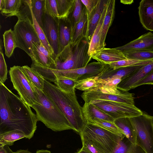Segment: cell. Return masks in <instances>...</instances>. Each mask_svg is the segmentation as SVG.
I'll list each match as a JSON object with an SVG mask.
<instances>
[{
  "label": "cell",
  "instance_id": "cell-36",
  "mask_svg": "<svg viewBox=\"0 0 153 153\" xmlns=\"http://www.w3.org/2000/svg\"><path fill=\"white\" fill-rule=\"evenodd\" d=\"M32 13L33 24L40 42L55 60L53 51L47 40L44 32L36 20L32 11Z\"/></svg>",
  "mask_w": 153,
  "mask_h": 153
},
{
  "label": "cell",
  "instance_id": "cell-5",
  "mask_svg": "<svg viewBox=\"0 0 153 153\" xmlns=\"http://www.w3.org/2000/svg\"><path fill=\"white\" fill-rule=\"evenodd\" d=\"M80 133L102 153L111 152L122 138L97 125L89 122H87Z\"/></svg>",
  "mask_w": 153,
  "mask_h": 153
},
{
  "label": "cell",
  "instance_id": "cell-3",
  "mask_svg": "<svg viewBox=\"0 0 153 153\" xmlns=\"http://www.w3.org/2000/svg\"><path fill=\"white\" fill-rule=\"evenodd\" d=\"M43 91L64 114L74 131L79 134L87 121L82 107L77 100L75 91L70 93L64 92L45 79Z\"/></svg>",
  "mask_w": 153,
  "mask_h": 153
},
{
  "label": "cell",
  "instance_id": "cell-14",
  "mask_svg": "<svg viewBox=\"0 0 153 153\" xmlns=\"http://www.w3.org/2000/svg\"><path fill=\"white\" fill-rule=\"evenodd\" d=\"M144 65L133 66L114 68L105 64L103 71L97 76V78L106 82L115 79L122 80L133 74Z\"/></svg>",
  "mask_w": 153,
  "mask_h": 153
},
{
  "label": "cell",
  "instance_id": "cell-25",
  "mask_svg": "<svg viewBox=\"0 0 153 153\" xmlns=\"http://www.w3.org/2000/svg\"><path fill=\"white\" fill-rule=\"evenodd\" d=\"M110 153H146L140 146L131 142L125 136L122 138L114 150Z\"/></svg>",
  "mask_w": 153,
  "mask_h": 153
},
{
  "label": "cell",
  "instance_id": "cell-23",
  "mask_svg": "<svg viewBox=\"0 0 153 153\" xmlns=\"http://www.w3.org/2000/svg\"><path fill=\"white\" fill-rule=\"evenodd\" d=\"M115 1L108 0L106 13L102 27L101 36L100 44V49L105 48V41L109 27L114 20L115 10Z\"/></svg>",
  "mask_w": 153,
  "mask_h": 153
},
{
  "label": "cell",
  "instance_id": "cell-30",
  "mask_svg": "<svg viewBox=\"0 0 153 153\" xmlns=\"http://www.w3.org/2000/svg\"><path fill=\"white\" fill-rule=\"evenodd\" d=\"M5 54L8 58L12 55L15 49L17 47V42L13 30L10 29L6 31L3 34Z\"/></svg>",
  "mask_w": 153,
  "mask_h": 153
},
{
  "label": "cell",
  "instance_id": "cell-41",
  "mask_svg": "<svg viewBox=\"0 0 153 153\" xmlns=\"http://www.w3.org/2000/svg\"><path fill=\"white\" fill-rule=\"evenodd\" d=\"M2 48V42L1 39L0 45V82L4 83L7 79L8 71L7 65L4 56Z\"/></svg>",
  "mask_w": 153,
  "mask_h": 153
},
{
  "label": "cell",
  "instance_id": "cell-9",
  "mask_svg": "<svg viewBox=\"0 0 153 153\" xmlns=\"http://www.w3.org/2000/svg\"><path fill=\"white\" fill-rule=\"evenodd\" d=\"M105 64L94 62L88 63L85 67L73 70L54 71L42 76L46 80L54 82L58 79L65 78L76 81L88 78L97 76L103 70Z\"/></svg>",
  "mask_w": 153,
  "mask_h": 153
},
{
  "label": "cell",
  "instance_id": "cell-33",
  "mask_svg": "<svg viewBox=\"0 0 153 153\" xmlns=\"http://www.w3.org/2000/svg\"><path fill=\"white\" fill-rule=\"evenodd\" d=\"M77 81L71 79L60 78L58 79L54 83L62 91L68 93L75 91V86Z\"/></svg>",
  "mask_w": 153,
  "mask_h": 153
},
{
  "label": "cell",
  "instance_id": "cell-10",
  "mask_svg": "<svg viewBox=\"0 0 153 153\" xmlns=\"http://www.w3.org/2000/svg\"><path fill=\"white\" fill-rule=\"evenodd\" d=\"M9 73L13 87L21 99L32 107L37 102V95L24 73L22 67L15 65L11 67Z\"/></svg>",
  "mask_w": 153,
  "mask_h": 153
},
{
  "label": "cell",
  "instance_id": "cell-31",
  "mask_svg": "<svg viewBox=\"0 0 153 153\" xmlns=\"http://www.w3.org/2000/svg\"><path fill=\"white\" fill-rule=\"evenodd\" d=\"M25 137H26L25 134L19 130L10 131L0 134V147L5 145L12 146L15 141Z\"/></svg>",
  "mask_w": 153,
  "mask_h": 153
},
{
  "label": "cell",
  "instance_id": "cell-7",
  "mask_svg": "<svg viewBox=\"0 0 153 153\" xmlns=\"http://www.w3.org/2000/svg\"><path fill=\"white\" fill-rule=\"evenodd\" d=\"M17 42V48L25 51L31 58L34 59L32 52L34 42L40 43L33 24V21L28 18L18 19L13 30Z\"/></svg>",
  "mask_w": 153,
  "mask_h": 153
},
{
  "label": "cell",
  "instance_id": "cell-20",
  "mask_svg": "<svg viewBox=\"0 0 153 153\" xmlns=\"http://www.w3.org/2000/svg\"><path fill=\"white\" fill-rule=\"evenodd\" d=\"M88 15L85 7L80 20L72 28L70 43L75 44L84 38H88Z\"/></svg>",
  "mask_w": 153,
  "mask_h": 153
},
{
  "label": "cell",
  "instance_id": "cell-6",
  "mask_svg": "<svg viewBox=\"0 0 153 153\" xmlns=\"http://www.w3.org/2000/svg\"><path fill=\"white\" fill-rule=\"evenodd\" d=\"M129 118L135 132L136 144L146 153H153V116L143 113Z\"/></svg>",
  "mask_w": 153,
  "mask_h": 153
},
{
  "label": "cell",
  "instance_id": "cell-48",
  "mask_svg": "<svg viewBox=\"0 0 153 153\" xmlns=\"http://www.w3.org/2000/svg\"><path fill=\"white\" fill-rule=\"evenodd\" d=\"M121 3L125 4H132L134 1L133 0H121L120 1Z\"/></svg>",
  "mask_w": 153,
  "mask_h": 153
},
{
  "label": "cell",
  "instance_id": "cell-2",
  "mask_svg": "<svg viewBox=\"0 0 153 153\" xmlns=\"http://www.w3.org/2000/svg\"><path fill=\"white\" fill-rule=\"evenodd\" d=\"M89 42L87 38H84L76 43H70L57 55L55 65L51 68L36 64L33 65L32 68L42 76L54 71L85 67L92 59L88 53Z\"/></svg>",
  "mask_w": 153,
  "mask_h": 153
},
{
  "label": "cell",
  "instance_id": "cell-8",
  "mask_svg": "<svg viewBox=\"0 0 153 153\" xmlns=\"http://www.w3.org/2000/svg\"><path fill=\"white\" fill-rule=\"evenodd\" d=\"M81 97L85 103L100 100L117 102L130 105H134L133 94L103 85L98 89L84 91Z\"/></svg>",
  "mask_w": 153,
  "mask_h": 153
},
{
  "label": "cell",
  "instance_id": "cell-49",
  "mask_svg": "<svg viewBox=\"0 0 153 153\" xmlns=\"http://www.w3.org/2000/svg\"><path fill=\"white\" fill-rule=\"evenodd\" d=\"M14 153H32L27 149V150H22L20 149L17 150V151L14 152Z\"/></svg>",
  "mask_w": 153,
  "mask_h": 153
},
{
  "label": "cell",
  "instance_id": "cell-12",
  "mask_svg": "<svg viewBox=\"0 0 153 153\" xmlns=\"http://www.w3.org/2000/svg\"><path fill=\"white\" fill-rule=\"evenodd\" d=\"M31 2V0H0L1 13L6 17L15 16L18 19L33 21Z\"/></svg>",
  "mask_w": 153,
  "mask_h": 153
},
{
  "label": "cell",
  "instance_id": "cell-19",
  "mask_svg": "<svg viewBox=\"0 0 153 153\" xmlns=\"http://www.w3.org/2000/svg\"><path fill=\"white\" fill-rule=\"evenodd\" d=\"M140 21L144 29L153 31V0H142L138 7Z\"/></svg>",
  "mask_w": 153,
  "mask_h": 153
},
{
  "label": "cell",
  "instance_id": "cell-1",
  "mask_svg": "<svg viewBox=\"0 0 153 153\" xmlns=\"http://www.w3.org/2000/svg\"><path fill=\"white\" fill-rule=\"evenodd\" d=\"M30 107L0 82V134L19 130L31 139L38 120Z\"/></svg>",
  "mask_w": 153,
  "mask_h": 153
},
{
  "label": "cell",
  "instance_id": "cell-11",
  "mask_svg": "<svg viewBox=\"0 0 153 153\" xmlns=\"http://www.w3.org/2000/svg\"><path fill=\"white\" fill-rule=\"evenodd\" d=\"M90 103L108 114L114 120L122 117H131L140 116L143 112L134 105H130L110 101L97 100Z\"/></svg>",
  "mask_w": 153,
  "mask_h": 153
},
{
  "label": "cell",
  "instance_id": "cell-38",
  "mask_svg": "<svg viewBox=\"0 0 153 153\" xmlns=\"http://www.w3.org/2000/svg\"><path fill=\"white\" fill-rule=\"evenodd\" d=\"M153 62L152 60L141 61L127 59L111 63L108 65L114 68L133 66L145 65Z\"/></svg>",
  "mask_w": 153,
  "mask_h": 153
},
{
  "label": "cell",
  "instance_id": "cell-40",
  "mask_svg": "<svg viewBox=\"0 0 153 153\" xmlns=\"http://www.w3.org/2000/svg\"><path fill=\"white\" fill-rule=\"evenodd\" d=\"M45 13L56 20L59 18L56 0H45Z\"/></svg>",
  "mask_w": 153,
  "mask_h": 153
},
{
  "label": "cell",
  "instance_id": "cell-34",
  "mask_svg": "<svg viewBox=\"0 0 153 153\" xmlns=\"http://www.w3.org/2000/svg\"><path fill=\"white\" fill-rule=\"evenodd\" d=\"M90 123L97 125L122 138L125 136L123 131L116 126L114 123L95 119Z\"/></svg>",
  "mask_w": 153,
  "mask_h": 153
},
{
  "label": "cell",
  "instance_id": "cell-28",
  "mask_svg": "<svg viewBox=\"0 0 153 153\" xmlns=\"http://www.w3.org/2000/svg\"><path fill=\"white\" fill-rule=\"evenodd\" d=\"M22 68L29 81L43 91L45 80L44 78L36 71L27 65L23 66Z\"/></svg>",
  "mask_w": 153,
  "mask_h": 153
},
{
  "label": "cell",
  "instance_id": "cell-39",
  "mask_svg": "<svg viewBox=\"0 0 153 153\" xmlns=\"http://www.w3.org/2000/svg\"><path fill=\"white\" fill-rule=\"evenodd\" d=\"M128 59L153 61V51H140L123 53Z\"/></svg>",
  "mask_w": 153,
  "mask_h": 153
},
{
  "label": "cell",
  "instance_id": "cell-46",
  "mask_svg": "<svg viewBox=\"0 0 153 153\" xmlns=\"http://www.w3.org/2000/svg\"><path fill=\"white\" fill-rule=\"evenodd\" d=\"M10 148L9 146L5 145L0 147V153H14Z\"/></svg>",
  "mask_w": 153,
  "mask_h": 153
},
{
  "label": "cell",
  "instance_id": "cell-45",
  "mask_svg": "<svg viewBox=\"0 0 153 153\" xmlns=\"http://www.w3.org/2000/svg\"><path fill=\"white\" fill-rule=\"evenodd\" d=\"M122 80L121 78L112 80L107 82H104L103 86L114 89H117V85Z\"/></svg>",
  "mask_w": 153,
  "mask_h": 153
},
{
  "label": "cell",
  "instance_id": "cell-27",
  "mask_svg": "<svg viewBox=\"0 0 153 153\" xmlns=\"http://www.w3.org/2000/svg\"><path fill=\"white\" fill-rule=\"evenodd\" d=\"M107 6V4L89 42L88 53V55L91 57L94 52L100 49V44L101 36L102 27L106 13Z\"/></svg>",
  "mask_w": 153,
  "mask_h": 153
},
{
  "label": "cell",
  "instance_id": "cell-18",
  "mask_svg": "<svg viewBox=\"0 0 153 153\" xmlns=\"http://www.w3.org/2000/svg\"><path fill=\"white\" fill-rule=\"evenodd\" d=\"M91 57L97 62L108 64L128 59L121 51L116 48H111L105 47L94 52Z\"/></svg>",
  "mask_w": 153,
  "mask_h": 153
},
{
  "label": "cell",
  "instance_id": "cell-50",
  "mask_svg": "<svg viewBox=\"0 0 153 153\" xmlns=\"http://www.w3.org/2000/svg\"><path fill=\"white\" fill-rule=\"evenodd\" d=\"M36 153H51V152L47 150H38Z\"/></svg>",
  "mask_w": 153,
  "mask_h": 153
},
{
  "label": "cell",
  "instance_id": "cell-4",
  "mask_svg": "<svg viewBox=\"0 0 153 153\" xmlns=\"http://www.w3.org/2000/svg\"><path fill=\"white\" fill-rule=\"evenodd\" d=\"M37 97V102L32 107L37 120L54 131L74 130L69 121L57 106L42 91L30 82Z\"/></svg>",
  "mask_w": 153,
  "mask_h": 153
},
{
  "label": "cell",
  "instance_id": "cell-35",
  "mask_svg": "<svg viewBox=\"0 0 153 153\" xmlns=\"http://www.w3.org/2000/svg\"><path fill=\"white\" fill-rule=\"evenodd\" d=\"M82 2L81 0H75L72 8L68 16L72 28L80 20L82 13Z\"/></svg>",
  "mask_w": 153,
  "mask_h": 153
},
{
  "label": "cell",
  "instance_id": "cell-32",
  "mask_svg": "<svg viewBox=\"0 0 153 153\" xmlns=\"http://www.w3.org/2000/svg\"><path fill=\"white\" fill-rule=\"evenodd\" d=\"M45 0H31L32 12L39 25L43 29L42 21L45 13Z\"/></svg>",
  "mask_w": 153,
  "mask_h": 153
},
{
  "label": "cell",
  "instance_id": "cell-16",
  "mask_svg": "<svg viewBox=\"0 0 153 153\" xmlns=\"http://www.w3.org/2000/svg\"><path fill=\"white\" fill-rule=\"evenodd\" d=\"M153 71V62L144 65L132 74L122 80L117 85V89L128 91L133 89L134 86L146 77Z\"/></svg>",
  "mask_w": 153,
  "mask_h": 153
},
{
  "label": "cell",
  "instance_id": "cell-47",
  "mask_svg": "<svg viewBox=\"0 0 153 153\" xmlns=\"http://www.w3.org/2000/svg\"><path fill=\"white\" fill-rule=\"evenodd\" d=\"M76 153H91L85 147L82 146V147Z\"/></svg>",
  "mask_w": 153,
  "mask_h": 153
},
{
  "label": "cell",
  "instance_id": "cell-43",
  "mask_svg": "<svg viewBox=\"0 0 153 153\" xmlns=\"http://www.w3.org/2000/svg\"><path fill=\"white\" fill-rule=\"evenodd\" d=\"M89 15L97 6L99 0H81Z\"/></svg>",
  "mask_w": 153,
  "mask_h": 153
},
{
  "label": "cell",
  "instance_id": "cell-21",
  "mask_svg": "<svg viewBox=\"0 0 153 153\" xmlns=\"http://www.w3.org/2000/svg\"><path fill=\"white\" fill-rule=\"evenodd\" d=\"M59 53L71 42L72 26L68 17L58 19Z\"/></svg>",
  "mask_w": 153,
  "mask_h": 153
},
{
  "label": "cell",
  "instance_id": "cell-15",
  "mask_svg": "<svg viewBox=\"0 0 153 153\" xmlns=\"http://www.w3.org/2000/svg\"><path fill=\"white\" fill-rule=\"evenodd\" d=\"M123 53L140 51H153V33H145L123 46L116 48Z\"/></svg>",
  "mask_w": 153,
  "mask_h": 153
},
{
  "label": "cell",
  "instance_id": "cell-26",
  "mask_svg": "<svg viewBox=\"0 0 153 153\" xmlns=\"http://www.w3.org/2000/svg\"><path fill=\"white\" fill-rule=\"evenodd\" d=\"M114 123L131 142L136 144L135 133L129 117L118 118L115 119Z\"/></svg>",
  "mask_w": 153,
  "mask_h": 153
},
{
  "label": "cell",
  "instance_id": "cell-42",
  "mask_svg": "<svg viewBox=\"0 0 153 153\" xmlns=\"http://www.w3.org/2000/svg\"><path fill=\"white\" fill-rule=\"evenodd\" d=\"M82 146L86 148L91 153H102L82 134H79Z\"/></svg>",
  "mask_w": 153,
  "mask_h": 153
},
{
  "label": "cell",
  "instance_id": "cell-24",
  "mask_svg": "<svg viewBox=\"0 0 153 153\" xmlns=\"http://www.w3.org/2000/svg\"><path fill=\"white\" fill-rule=\"evenodd\" d=\"M82 110L87 122L90 123L95 119H98L114 123V119L94 104L84 103Z\"/></svg>",
  "mask_w": 153,
  "mask_h": 153
},
{
  "label": "cell",
  "instance_id": "cell-29",
  "mask_svg": "<svg viewBox=\"0 0 153 153\" xmlns=\"http://www.w3.org/2000/svg\"><path fill=\"white\" fill-rule=\"evenodd\" d=\"M104 82L97 76L88 78L77 81L75 88L79 90L88 91L98 89L103 86Z\"/></svg>",
  "mask_w": 153,
  "mask_h": 153
},
{
  "label": "cell",
  "instance_id": "cell-13",
  "mask_svg": "<svg viewBox=\"0 0 153 153\" xmlns=\"http://www.w3.org/2000/svg\"><path fill=\"white\" fill-rule=\"evenodd\" d=\"M58 19L56 20L45 13L43 30L54 53L55 59L59 53Z\"/></svg>",
  "mask_w": 153,
  "mask_h": 153
},
{
  "label": "cell",
  "instance_id": "cell-17",
  "mask_svg": "<svg viewBox=\"0 0 153 153\" xmlns=\"http://www.w3.org/2000/svg\"><path fill=\"white\" fill-rule=\"evenodd\" d=\"M32 52L34 56L32 63L48 68L55 65L54 58L41 42L33 43Z\"/></svg>",
  "mask_w": 153,
  "mask_h": 153
},
{
  "label": "cell",
  "instance_id": "cell-37",
  "mask_svg": "<svg viewBox=\"0 0 153 153\" xmlns=\"http://www.w3.org/2000/svg\"><path fill=\"white\" fill-rule=\"evenodd\" d=\"M74 1L75 0H56L59 18L68 17Z\"/></svg>",
  "mask_w": 153,
  "mask_h": 153
},
{
  "label": "cell",
  "instance_id": "cell-22",
  "mask_svg": "<svg viewBox=\"0 0 153 153\" xmlns=\"http://www.w3.org/2000/svg\"><path fill=\"white\" fill-rule=\"evenodd\" d=\"M108 0H99L94 10L88 15V29L87 37L90 42L99 22Z\"/></svg>",
  "mask_w": 153,
  "mask_h": 153
},
{
  "label": "cell",
  "instance_id": "cell-44",
  "mask_svg": "<svg viewBox=\"0 0 153 153\" xmlns=\"http://www.w3.org/2000/svg\"><path fill=\"white\" fill-rule=\"evenodd\" d=\"M147 84L153 85V71L144 79L136 84L133 87V89L140 85Z\"/></svg>",
  "mask_w": 153,
  "mask_h": 153
}]
</instances>
